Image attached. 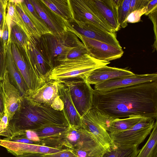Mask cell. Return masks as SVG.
<instances>
[{
  "instance_id": "1",
  "label": "cell",
  "mask_w": 157,
  "mask_h": 157,
  "mask_svg": "<svg viewBox=\"0 0 157 157\" xmlns=\"http://www.w3.org/2000/svg\"><path fill=\"white\" fill-rule=\"evenodd\" d=\"M115 118H157V81L101 92L93 89V107Z\"/></svg>"
},
{
  "instance_id": "2",
  "label": "cell",
  "mask_w": 157,
  "mask_h": 157,
  "mask_svg": "<svg viewBox=\"0 0 157 157\" xmlns=\"http://www.w3.org/2000/svg\"><path fill=\"white\" fill-rule=\"evenodd\" d=\"M55 125L70 127L64 109L56 110L23 95L19 108L8 123L5 135L11 137L21 132Z\"/></svg>"
},
{
  "instance_id": "3",
  "label": "cell",
  "mask_w": 157,
  "mask_h": 157,
  "mask_svg": "<svg viewBox=\"0 0 157 157\" xmlns=\"http://www.w3.org/2000/svg\"><path fill=\"white\" fill-rule=\"evenodd\" d=\"M78 33L68 31L57 35H42L37 42L45 57L52 67L67 59L74 48L83 44Z\"/></svg>"
},
{
  "instance_id": "4",
  "label": "cell",
  "mask_w": 157,
  "mask_h": 157,
  "mask_svg": "<svg viewBox=\"0 0 157 157\" xmlns=\"http://www.w3.org/2000/svg\"><path fill=\"white\" fill-rule=\"evenodd\" d=\"M110 63V62L97 59L88 54L76 58L67 59L53 68L48 80L59 82L71 79L86 80L92 71Z\"/></svg>"
},
{
  "instance_id": "5",
  "label": "cell",
  "mask_w": 157,
  "mask_h": 157,
  "mask_svg": "<svg viewBox=\"0 0 157 157\" xmlns=\"http://www.w3.org/2000/svg\"><path fill=\"white\" fill-rule=\"evenodd\" d=\"M155 119L143 117L129 129L117 133H109L113 143L120 147L138 146L150 133L154 125Z\"/></svg>"
},
{
  "instance_id": "6",
  "label": "cell",
  "mask_w": 157,
  "mask_h": 157,
  "mask_svg": "<svg viewBox=\"0 0 157 157\" xmlns=\"http://www.w3.org/2000/svg\"><path fill=\"white\" fill-rule=\"evenodd\" d=\"M59 82L68 88L74 105L81 118L92 109L93 89L86 80L71 79Z\"/></svg>"
},
{
  "instance_id": "7",
  "label": "cell",
  "mask_w": 157,
  "mask_h": 157,
  "mask_svg": "<svg viewBox=\"0 0 157 157\" xmlns=\"http://www.w3.org/2000/svg\"><path fill=\"white\" fill-rule=\"evenodd\" d=\"M10 41L13 59L29 89L27 94L24 95L32 94L42 87L46 82L31 70L22 52L16 45Z\"/></svg>"
},
{
  "instance_id": "8",
  "label": "cell",
  "mask_w": 157,
  "mask_h": 157,
  "mask_svg": "<svg viewBox=\"0 0 157 157\" xmlns=\"http://www.w3.org/2000/svg\"><path fill=\"white\" fill-rule=\"evenodd\" d=\"M37 40L34 43L29 40L25 49H19L23 52L31 70L46 82L49 81L48 77L52 67L42 52Z\"/></svg>"
},
{
  "instance_id": "9",
  "label": "cell",
  "mask_w": 157,
  "mask_h": 157,
  "mask_svg": "<svg viewBox=\"0 0 157 157\" xmlns=\"http://www.w3.org/2000/svg\"><path fill=\"white\" fill-rule=\"evenodd\" d=\"M30 1L53 35L60 34L68 31L77 33L69 22L51 10L41 0Z\"/></svg>"
},
{
  "instance_id": "10",
  "label": "cell",
  "mask_w": 157,
  "mask_h": 157,
  "mask_svg": "<svg viewBox=\"0 0 157 157\" xmlns=\"http://www.w3.org/2000/svg\"><path fill=\"white\" fill-rule=\"evenodd\" d=\"M70 24L77 32L83 37L122 48L115 33L109 32L93 24L74 19Z\"/></svg>"
},
{
  "instance_id": "11",
  "label": "cell",
  "mask_w": 157,
  "mask_h": 157,
  "mask_svg": "<svg viewBox=\"0 0 157 157\" xmlns=\"http://www.w3.org/2000/svg\"><path fill=\"white\" fill-rule=\"evenodd\" d=\"M80 40L86 48L89 54L98 60L109 62L121 58L124 53L122 48L81 35Z\"/></svg>"
},
{
  "instance_id": "12",
  "label": "cell",
  "mask_w": 157,
  "mask_h": 157,
  "mask_svg": "<svg viewBox=\"0 0 157 157\" xmlns=\"http://www.w3.org/2000/svg\"><path fill=\"white\" fill-rule=\"evenodd\" d=\"M157 81V74H136L104 81L94 85V90L101 92Z\"/></svg>"
},
{
  "instance_id": "13",
  "label": "cell",
  "mask_w": 157,
  "mask_h": 157,
  "mask_svg": "<svg viewBox=\"0 0 157 157\" xmlns=\"http://www.w3.org/2000/svg\"><path fill=\"white\" fill-rule=\"evenodd\" d=\"M74 19L93 24L109 32L114 33L95 15L91 0H70Z\"/></svg>"
},
{
  "instance_id": "14",
  "label": "cell",
  "mask_w": 157,
  "mask_h": 157,
  "mask_svg": "<svg viewBox=\"0 0 157 157\" xmlns=\"http://www.w3.org/2000/svg\"><path fill=\"white\" fill-rule=\"evenodd\" d=\"M69 126H50L34 130L42 146L59 149L66 148L63 139Z\"/></svg>"
},
{
  "instance_id": "15",
  "label": "cell",
  "mask_w": 157,
  "mask_h": 157,
  "mask_svg": "<svg viewBox=\"0 0 157 157\" xmlns=\"http://www.w3.org/2000/svg\"><path fill=\"white\" fill-rule=\"evenodd\" d=\"M98 143L96 138L82 126L69 127L64 136L63 145L66 148L74 150Z\"/></svg>"
},
{
  "instance_id": "16",
  "label": "cell",
  "mask_w": 157,
  "mask_h": 157,
  "mask_svg": "<svg viewBox=\"0 0 157 157\" xmlns=\"http://www.w3.org/2000/svg\"><path fill=\"white\" fill-rule=\"evenodd\" d=\"M0 85L4 98L5 109L7 113L9 122L20 107L21 96L18 90L10 82L7 70L3 79L0 82Z\"/></svg>"
},
{
  "instance_id": "17",
  "label": "cell",
  "mask_w": 157,
  "mask_h": 157,
  "mask_svg": "<svg viewBox=\"0 0 157 157\" xmlns=\"http://www.w3.org/2000/svg\"><path fill=\"white\" fill-rule=\"evenodd\" d=\"M81 119L82 127L91 133L107 151H109L113 143L109 133L95 120L90 111Z\"/></svg>"
},
{
  "instance_id": "18",
  "label": "cell",
  "mask_w": 157,
  "mask_h": 157,
  "mask_svg": "<svg viewBox=\"0 0 157 157\" xmlns=\"http://www.w3.org/2000/svg\"><path fill=\"white\" fill-rule=\"evenodd\" d=\"M0 145L5 148L9 152L16 156L28 153L52 154L63 149L36 144L14 142L3 139H0Z\"/></svg>"
},
{
  "instance_id": "19",
  "label": "cell",
  "mask_w": 157,
  "mask_h": 157,
  "mask_svg": "<svg viewBox=\"0 0 157 157\" xmlns=\"http://www.w3.org/2000/svg\"><path fill=\"white\" fill-rule=\"evenodd\" d=\"M134 74L125 68L105 65L98 68L91 72L87 77L86 81L90 85H95L107 80Z\"/></svg>"
},
{
  "instance_id": "20",
  "label": "cell",
  "mask_w": 157,
  "mask_h": 157,
  "mask_svg": "<svg viewBox=\"0 0 157 157\" xmlns=\"http://www.w3.org/2000/svg\"><path fill=\"white\" fill-rule=\"evenodd\" d=\"M58 86L59 97L63 102V109L70 127L75 128L81 127V117L74 105L68 88L59 82Z\"/></svg>"
},
{
  "instance_id": "21",
  "label": "cell",
  "mask_w": 157,
  "mask_h": 157,
  "mask_svg": "<svg viewBox=\"0 0 157 157\" xmlns=\"http://www.w3.org/2000/svg\"><path fill=\"white\" fill-rule=\"evenodd\" d=\"M58 83L57 81L49 80L34 93L23 96L34 101L52 107L55 101L59 96Z\"/></svg>"
},
{
  "instance_id": "22",
  "label": "cell",
  "mask_w": 157,
  "mask_h": 157,
  "mask_svg": "<svg viewBox=\"0 0 157 157\" xmlns=\"http://www.w3.org/2000/svg\"><path fill=\"white\" fill-rule=\"evenodd\" d=\"M6 66L10 82L18 90L21 96L26 94L29 89L13 59L10 41L8 44L6 52Z\"/></svg>"
},
{
  "instance_id": "23",
  "label": "cell",
  "mask_w": 157,
  "mask_h": 157,
  "mask_svg": "<svg viewBox=\"0 0 157 157\" xmlns=\"http://www.w3.org/2000/svg\"><path fill=\"white\" fill-rule=\"evenodd\" d=\"M97 9L107 25L114 33L121 27L118 22L117 7L112 0H93Z\"/></svg>"
},
{
  "instance_id": "24",
  "label": "cell",
  "mask_w": 157,
  "mask_h": 157,
  "mask_svg": "<svg viewBox=\"0 0 157 157\" xmlns=\"http://www.w3.org/2000/svg\"><path fill=\"white\" fill-rule=\"evenodd\" d=\"M13 1L15 4L16 8L14 22L22 29L31 43L36 42L42 35L24 12L21 6L22 0Z\"/></svg>"
},
{
  "instance_id": "25",
  "label": "cell",
  "mask_w": 157,
  "mask_h": 157,
  "mask_svg": "<svg viewBox=\"0 0 157 157\" xmlns=\"http://www.w3.org/2000/svg\"><path fill=\"white\" fill-rule=\"evenodd\" d=\"M21 6L25 13L35 25L41 35L53 34L46 24L36 11L30 0H22Z\"/></svg>"
},
{
  "instance_id": "26",
  "label": "cell",
  "mask_w": 157,
  "mask_h": 157,
  "mask_svg": "<svg viewBox=\"0 0 157 157\" xmlns=\"http://www.w3.org/2000/svg\"><path fill=\"white\" fill-rule=\"evenodd\" d=\"M51 10L69 23L74 20L70 0H41Z\"/></svg>"
},
{
  "instance_id": "27",
  "label": "cell",
  "mask_w": 157,
  "mask_h": 157,
  "mask_svg": "<svg viewBox=\"0 0 157 157\" xmlns=\"http://www.w3.org/2000/svg\"><path fill=\"white\" fill-rule=\"evenodd\" d=\"M143 117L136 116L125 118H116L108 130L109 133H117L128 130L138 123Z\"/></svg>"
},
{
  "instance_id": "28",
  "label": "cell",
  "mask_w": 157,
  "mask_h": 157,
  "mask_svg": "<svg viewBox=\"0 0 157 157\" xmlns=\"http://www.w3.org/2000/svg\"><path fill=\"white\" fill-rule=\"evenodd\" d=\"M136 157H157V121L149 138Z\"/></svg>"
},
{
  "instance_id": "29",
  "label": "cell",
  "mask_w": 157,
  "mask_h": 157,
  "mask_svg": "<svg viewBox=\"0 0 157 157\" xmlns=\"http://www.w3.org/2000/svg\"><path fill=\"white\" fill-rule=\"evenodd\" d=\"M138 147H120L113 144L110 150L101 157H136L140 151Z\"/></svg>"
},
{
  "instance_id": "30",
  "label": "cell",
  "mask_w": 157,
  "mask_h": 157,
  "mask_svg": "<svg viewBox=\"0 0 157 157\" xmlns=\"http://www.w3.org/2000/svg\"><path fill=\"white\" fill-rule=\"evenodd\" d=\"M72 150L77 157H101L107 151L100 143Z\"/></svg>"
},
{
  "instance_id": "31",
  "label": "cell",
  "mask_w": 157,
  "mask_h": 157,
  "mask_svg": "<svg viewBox=\"0 0 157 157\" xmlns=\"http://www.w3.org/2000/svg\"><path fill=\"white\" fill-rule=\"evenodd\" d=\"M10 40L20 49H24L29 40L23 30L17 24L12 28L8 43Z\"/></svg>"
},
{
  "instance_id": "32",
  "label": "cell",
  "mask_w": 157,
  "mask_h": 157,
  "mask_svg": "<svg viewBox=\"0 0 157 157\" xmlns=\"http://www.w3.org/2000/svg\"><path fill=\"white\" fill-rule=\"evenodd\" d=\"M131 0H121L117 7L118 22L121 27L125 28L128 25L127 18L129 14Z\"/></svg>"
},
{
  "instance_id": "33",
  "label": "cell",
  "mask_w": 157,
  "mask_h": 157,
  "mask_svg": "<svg viewBox=\"0 0 157 157\" xmlns=\"http://www.w3.org/2000/svg\"><path fill=\"white\" fill-rule=\"evenodd\" d=\"M95 120L107 131L112 122L116 119L94 109L90 110Z\"/></svg>"
},
{
  "instance_id": "34",
  "label": "cell",
  "mask_w": 157,
  "mask_h": 157,
  "mask_svg": "<svg viewBox=\"0 0 157 157\" xmlns=\"http://www.w3.org/2000/svg\"><path fill=\"white\" fill-rule=\"evenodd\" d=\"M16 15L15 4L13 2V0H8L7 6V13L6 16V21L7 23L9 29V39L12 28L13 26L16 25L14 22Z\"/></svg>"
},
{
  "instance_id": "35",
  "label": "cell",
  "mask_w": 157,
  "mask_h": 157,
  "mask_svg": "<svg viewBox=\"0 0 157 157\" xmlns=\"http://www.w3.org/2000/svg\"><path fill=\"white\" fill-rule=\"evenodd\" d=\"M89 52L83 44L75 47L70 51L67 54V59H72L80 57Z\"/></svg>"
},
{
  "instance_id": "36",
  "label": "cell",
  "mask_w": 157,
  "mask_h": 157,
  "mask_svg": "<svg viewBox=\"0 0 157 157\" xmlns=\"http://www.w3.org/2000/svg\"><path fill=\"white\" fill-rule=\"evenodd\" d=\"M146 7H145L132 12L129 14L127 18V22L135 23L140 21L141 17L146 13Z\"/></svg>"
},
{
  "instance_id": "37",
  "label": "cell",
  "mask_w": 157,
  "mask_h": 157,
  "mask_svg": "<svg viewBox=\"0 0 157 157\" xmlns=\"http://www.w3.org/2000/svg\"><path fill=\"white\" fill-rule=\"evenodd\" d=\"M42 157H77L75 154L71 149L66 148L62 151L50 154H41Z\"/></svg>"
},
{
  "instance_id": "38",
  "label": "cell",
  "mask_w": 157,
  "mask_h": 157,
  "mask_svg": "<svg viewBox=\"0 0 157 157\" xmlns=\"http://www.w3.org/2000/svg\"><path fill=\"white\" fill-rule=\"evenodd\" d=\"M6 70V53L4 51L0 40V82L3 79Z\"/></svg>"
},
{
  "instance_id": "39",
  "label": "cell",
  "mask_w": 157,
  "mask_h": 157,
  "mask_svg": "<svg viewBox=\"0 0 157 157\" xmlns=\"http://www.w3.org/2000/svg\"><path fill=\"white\" fill-rule=\"evenodd\" d=\"M8 1L0 0V29H3L6 21V11Z\"/></svg>"
},
{
  "instance_id": "40",
  "label": "cell",
  "mask_w": 157,
  "mask_h": 157,
  "mask_svg": "<svg viewBox=\"0 0 157 157\" xmlns=\"http://www.w3.org/2000/svg\"><path fill=\"white\" fill-rule=\"evenodd\" d=\"M149 0H131L129 13L132 12L146 7Z\"/></svg>"
},
{
  "instance_id": "41",
  "label": "cell",
  "mask_w": 157,
  "mask_h": 157,
  "mask_svg": "<svg viewBox=\"0 0 157 157\" xmlns=\"http://www.w3.org/2000/svg\"><path fill=\"white\" fill-rule=\"evenodd\" d=\"M157 9H156L147 15L149 19L152 21L153 25V30L154 32V42L153 45L154 50H157Z\"/></svg>"
},
{
  "instance_id": "42",
  "label": "cell",
  "mask_w": 157,
  "mask_h": 157,
  "mask_svg": "<svg viewBox=\"0 0 157 157\" xmlns=\"http://www.w3.org/2000/svg\"><path fill=\"white\" fill-rule=\"evenodd\" d=\"M3 139L7 141L16 143L42 145L40 142L35 141L27 138L19 137L18 136L12 137H6Z\"/></svg>"
},
{
  "instance_id": "43",
  "label": "cell",
  "mask_w": 157,
  "mask_h": 157,
  "mask_svg": "<svg viewBox=\"0 0 157 157\" xmlns=\"http://www.w3.org/2000/svg\"><path fill=\"white\" fill-rule=\"evenodd\" d=\"M9 40V32L7 23L6 21L3 28L1 40L2 45L5 53H6Z\"/></svg>"
},
{
  "instance_id": "44",
  "label": "cell",
  "mask_w": 157,
  "mask_h": 157,
  "mask_svg": "<svg viewBox=\"0 0 157 157\" xmlns=\"http://www.w3.org/2000/svg\"><path fill=\"white\" fill-rule=\"evenodd\" d=\"M147 10L144 14L146 16L157 9V0H150L146 6Z\"/></svg>"
},
{
  "instance_id": "45",
  "label": "cell",
  "mask_w": 157,
  "mask_h": 157,
  "mask_svg": "<svg viewBox=\"0 0 157 157\" xmlns=\"http://www.w3.org/2000/svg\"><path fill=\"white\" fill-rule=\"evenodd\" d=\"M52 107L54 109L58 111H62L63 109V104L59 96L55 101Z\"/></svg>"
},
{
  "instance_id": "46",
  "label": "cell",
  "mask_w": 157,
  "mask_h": 157,
  "mask_svg": "<svg viewBox=\"0 0 157 157\" xmlns=\"http://www.w3.org/2000/svg\"><path fill=\"white\" fill-rule=\"evenodd\" d=\"M5 105L2 89L0 85V113L4 112Z\"/></svg>"
},
{
  "instance_id": "47",
  "label": "cell",
  "mask_w": 157,
  "mask_h": 157,
  "mask_svg": "<svg viewBox=\"0 0 157 157\" xmlns=\"http://www.w3.org/2000/svg\"><path fill=\"white\" fill-rule=\"evenodd\" d=\"M16 157H42L41 154L28 153L17 156Z\"/></svg>"
},
{
  "instance_id": "48",
  "label": "cell",
  "mask_w": 157,
  "mask_h": 157,
  "mask_svg": "<svg viewBox=\"0 0 157 157\" xmlns=\"http://www.w3.org/2000/svg\"><path fill=\"white\" fill-rule=\"evenodd\" d=\"M4 125L1 123H0V136H2L4 132Z\"/></svg>"
},
{
  "instance_id": "49",
  "label": "cell",
  "mask_w": 157,
  "mask_h": 157,
  "mask_svg": "<svg viewBox=\"0 0 157 157\" xmlns=\"http://www.w3.org/2000/svg\"><path fill=\"white\" fill-rule=\"evenodd\" d=\"M3 33V29H0V40H1Z\"/></svg>"
},
{
  "instance_id": "50",
  "label": "cell",
  "mask_w": 157,
  "mask_h": 157,
  "mask_svg": "<svg viewBox=\"0 0 157 157\" xmlns=\"http://www.w3.org/2000/svg\"><path fill=\"white\" fill-rule=\"evenodd\" d=\"M4 114V112L3 113H0V123Z\"/></svg>"
}]
</instances>
